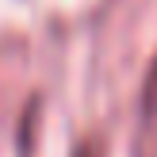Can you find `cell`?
Wrapping results in <instances>:
<instances>
[{
	"label": "cell",
	"mask_w": 157,
	"mask_h": 157,
	"mask_svg": "<svg viewBox=\"0 0 157 157\" xmlns=\"http://www.w3.org/2000/svg\"><path fill=\"white\" fill-rule=\"evenodd\" d=\"M142 115H146V119L157 115V54H153L150 73H146V81H142Z\"/></svg>",
	"instance_id": "cell-1"
},
{
	"label": "cell",
	"mask_w": 157,
	"mask_h": 157,
	"mask_svg": "<svg viewBox=\"0 0 157 157\" xmlns=\"http://www.w3.org/2000/svg\"><path fill=\"white\" fill-rule=\"evenodd\" d=\"M73 157H100V153H96V146H92V142H88V146H81V150H77Z\"/></svg>",
	"instance_id": "cell-2"
}]
</instances>
